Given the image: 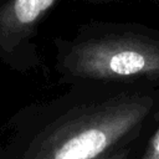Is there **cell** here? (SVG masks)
Returning a JSON list of instances; mask_svg holds the SVG:
<instances>
[{"label":"cell","mask_w":159,"mask_h":159,"mask_svg":"<svg viewBox=\"0 0 159 159\" xmlns=\"http://www.w3.org/2000/svg\"><path fill=\"white\" fill-rule=\"evenodd\" d=\"M159 91L92 82L19 108L1 127L0 159H94L147 137Z\"/></svg>","instance_id":"6da1fadb"},{"label":"cell","mask_w":159,"mask_h":159,"mask_svg":"<svg viewBox=\"0 0 159 159\" xmlns=\"http://www.w3.org/2000/svg\"><path fill=\"white\" fill-rule=\"evenodd\" d=\"M52 43L60 84L92 82L159 91V30L89 21L72 37H55Z\"/></svg>","instance_id":"7a4b0ae2"},{"label":"cell","mask_w":159,"mask_h":159,"mask_svg":"<svg viewBox=\"0 0 159 159\" xmlns=\"http://www.w3.org/2000/svg\"><path fill=\"white\" fill-rule=\"evenodd\" d=\"M62 0H0V61L29 73L41 66L35 42L43 19Z\"/></svg>","instance_id":"3957f363"},{"label":"cell","mask_w":159,"mask_h":159,"mask_svg":"<svg viewBox=\"0 0 159 159\" xmlns=\"http://www.w3.org/2000/svg\"><path fill=\"white\" fill-rule=\"evenodd\" d=\"M147 137H144L143 139H140L138 142L130 143L128 145H123V147L116 148L113 150H109L94 159H137V157L139 155V153L144 145Z\"/></svg>","instance_id":"277c9868"},{"label":"cell","mask_w":159,"mask_h":159,"mask_svg":"<svg viewBox=\"0 0 159 159\" xmlns=\"http://www.w3.org/2000/svg\"><path fill=\"white\" fill-rule=\"evenodd\" d=\"M137 159H159V120L155 123Z\"/></svg>","instance_id":"5b68a950"},{"label":"cell","mask_w":159,"mask_h":159,"mask_svg":"<svg viewBox=\"0 0 159 159\" xmlns=\"http://www.w3.org/2000/svg\"><path fill=\"white\" fill-rule=\"evenodd\" d=\"M83 2L92 4V5H101V4H109V2H120V1H127V0H82ZM154 2L159 4V0H150Z\"/></svg>","instance_id":"8992f818"}]
</instances>
